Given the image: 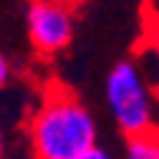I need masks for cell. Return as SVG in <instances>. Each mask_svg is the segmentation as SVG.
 <instances>
[{
    "label": "cell",
    "mask_w": 159,
    "mask_h": 159,
    "mask_svg": "<svg viewBox=\"0 0 159 159\" xmlns=\"http://www.w3.org/2000/svg\"><path fill=\"white\" fill-rule=\"evenodd\" d=\"M33 159H78L96 147V121L78 96L51 84L28 119Z\"/></svg>",
    "instance_id": "obj_1"
},
{
    "label": "cell",
    "mask_w": 159,
    "mask_h": 159,
    "mask_svg": "<svg viewBox=\"0 0 159 159\" xmlns=\"http://www.w3.org/2000/svg\"><path fill=\"white\" fill-rule=\"evenodd\" d=\"M106 101L119 129L134 136L154 124V93L134 61H121L106 76Z\"/></svg>",
    "instance_id": "obj_2"
},
{
    "label": "cell",
    "mask_w": 159,
    "mask_h": 159,
    "mask_svg": "<svg viewBox=\"0 0 159 159\" xmlns=\"http://www.w3.org/2000/svg\"><path fill=\"white\" fill-rule=\"evenodd\" d=\"M25 25L33 48L53 56L63 51L73 38V8L53 0H38L28 5Z\"/></svg>",
    "instance_id": "obj_3"
},
{
    "label": "cell",
    "mask_w": 159,
    "mask_h": 159,
    "mask_svg": "<svg viewBox=\"0 0 159 159\" xmlns=\"http://www.w3.org/2000/svg\"><path fill=\"white\" fill-rule=\"evenodd\" d=\"M136 66L144 73L152 93L159 98V23H154V20H147L144 38H142V43H139Z\"/></svg>",
    "instance_id": "obj_4"
},
{
    "label": "cell",
    "mask_w": 159,
    "mask_h": 159,
    "mask_svg": "<svg viewBox=\"0 0 159 159\" xmlns=\"http://www.w3.org/2000/svg\"><path fill=\"white\" fill-rule=\"evenodd\" d=\"M124 159H159V124L129 136Z\"/></svg>",
    "instance_id": "obj_5"
},
{
    "label": "cell",
    "mask_w": 159,
    "mask_h": 159,
    "mask_svg": "<svg viewBox=\"0 0 159 159\" xmlns=\"http://www.w3.org/2000/svg\"><path fill=\"white\" fill-rule=\"evenodd\" d=\"M78 159H114V157H111V154H109L106 149H101V147L96 144L93 149H89L86 154H81V157H78Z\"/></svg>",
    "instance_id": "obj_6"
},
{
    "label": "cell",
    "mask_w": 159,
    "mask_h": 159,
    "mask_svg": "<svg viewBox=\"0 0 159 159\" xmlns=\"http://www.w3.org/2000/svg\"><path fill=\"white\" fill-rule=\"evenodd\" d=\"M8 78H10V63H8V58L0 53V86H5Z\"/></svg>",
    "instance_id": "obj_7"
},
{
    "label": "cell",
    "mask_w": 159,
    "mask_h": 159,
    "mask_svg": "<svg viewBox=\"0 0 159 159\" xmlns=\"http://www.w3.org/2000/svg\"><path fill=\"white\" fill-rule=\"evenodd\" d=\"M154 8V13L157 15H147V20H154V23H159V5H152Z\"/></svg>",
    "instance_id": "obj_8"
},
{
    "label": "cell",
    "mask_w": 159,
    "mask_h": 159,
    "mask_svg": "<svg viewBox=\"0 0 159 159\" xmlns=\"http://www.w3.org/2000/svg\"><path fill=\"white\" fill-rule=\"evenodd\" d=\"M0 154H3V139H0Z\"/></svg>",
    "instance_id": "obj_9"
}]
</instances>
